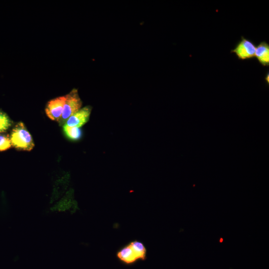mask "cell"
<instances>
[{"label": "cell", "instance_id": "obj_1", "mask_svg": "<svg viewBox=\"0 0 269 269\" xmlns=\"http://www.w3.org/2000/svg\"><path fill=\"white\" fill-rule=\"evenodd\" d=\"M147 249L144 244L137 240L131 241L120 248L116 253L118 260L126 265L146 260Z\"/></svg>", "mask_w": 269, "mask_h": 269}, {"label": "cell", "instance_id": "obj_2", "mask_svg": "<svg viewBox=\"0 0 269 269\" xmlns=\"http://www.w3.org/2000/svg\"><path fill=\"white\" fill-rule=\"evenodd\" d=\"M10 139L11 145L19 150L30 151L34 146L32 137L22 122L12 129Z\"/></svg>", "mask_w": 269, "mask_h": 269}, {"label": "cell", "instance_id": "obj_3", "mask_svg": "<svg viewBox=\"0 0 269 269\" xmlns=\"http://www.w3.org/2000/svg\"><path fill=\"white\" fill-rule=\"evenodd\" d=\"M78 209V203L74 198V190L69 189L57 201L50 205L47 212L50 214L69 212L72 214Z\"/></svg>", "mask_w": 269, "mask_h": 269}, {"label": "cell", "instance_id": "obj_4", "mask_svg": "<svg viewBox=\"0 0 269 269\" xmlns=\"http://www.w3.org/2000/svg\"><path fill=\"white\" fill-rule=\"evenodd\" d=\"M65 96L66 100L63 112L60 119L58 121L60 126H62L71 116L81 108L82 105V102L79 96L77 89H73Z\"/></svg>", "mask_w": 269, "mask_h": 269}, {"label": "cell", "instance_id": "obj_5", "mask_svg": "<svg viewBox=\"0 0 269 269\" xmlns=\"http://www.w3.org/2000/svg\"><path fill=\"white\" fill-rule=\"evenodd\" d=\"M256 46L253 42L243 36L231 52L235 53L239 59L247 60L255 57Z\"/></svg>", "mask_w": 269, "mask_h": 269}, {"label": "cell", "instance_id": "obj_6", "mask_svg": "<svg viewBox=\"0 0 269 269\" xmlns=\"http://www.w3.org/2000/svg\"><path fill=\"white\" fill-rule=\"evenodd\" d=\"M65 100V95L51 99L47 103L45 113L49 118L53 121H59L63 112Z\"/></svg>", "mask_w": 269, "mask_h": 269}, {"label": "cell", "instance_id": "obj_7", "mask_svg": "<svg viewBox=\"0 0 269 269\" xmlns=\"http://www.w3.org/2000/svg\"><path fill=\"white\" fill-rule=\"evenodd\" d=\"M91 111L92 107L90 106L81 108L71 116L64 125L70 127L80 128L89 121Z\"/></svg>", "mask_w": 269, "mask_h": 269}, {"label": "cell", "instance_id": "obj_8", "mask_svg": "<svg viewBox=\"0 0 269 269\" xmlns=\"http://www.w3.org/2000/svg\"><path fill=\"white\" fill-rule=\"evenodd\" d=\"M255 57L263 66H269V44L264 41L256 46Z\"/></svg>", "mask_w": 269, "mask_h": 269}, {"label": "cell", "instance_id": "obj_9", "mask_svg": "<svg viewBox=\"0 0 269 269\" xmlns=\"http://www.w3.org/2000/svg\"><path fill=\"white\" fill-rule=\"evenodd\" d=\"M63 126L65 135L70 139L77 140L81 137L82 133L80 128L70 127L66 125H64Z\"/></svg>", "mask_w": 269, "mask_h": 269}, {"label": "cell", "instance_id": "obj_10", "mask_svg": "<svg viewBox=\"0 0 269 269\" xmlns=\"http://www.w3.org/2000/svg\"><path fill=\"white\" fill-rule=\"evenodd\" d=\"M11 124V122L7 115L0 110V133L7 130Z\"/></svg>", "mask_w": 269, "mask_h": 269}, {"label": "cell", "instance_id": "obj_11", "mask_svg": "<svg viewBox=\"0 0 269 269\" xmlns=\"http://www.w3.org/2000/svg\"><path fill=\"white\" fill-rule=\"evenodd\" d=\"M11 146L10 137L8 135L0 134V151H4Z\"/></svg>", "mask_w": 269, "mask_h": 269}, {"label": "cell", "instance_id": "obj_12", "mask_svg": "<svg viewBox=\"0 0 269 269\" xmlns=\"http://www.w3.org/2000/svg\"><path fill=\"white\" fill-rule=\"evenodd\" d=\"M265 80L266 82L269 84V72H268V73H267V74L266 75V76L265 77Z\"/></svg>", "mask_w": 269, "mask_h": 269}]
</instances>
